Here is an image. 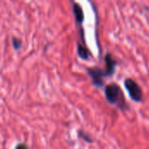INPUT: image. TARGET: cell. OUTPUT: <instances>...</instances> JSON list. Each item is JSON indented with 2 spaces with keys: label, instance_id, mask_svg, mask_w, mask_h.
I'll return each instance as SVG.
<instances>
[{
  "label": "cell",
  "instance_id": "obj_4",
  "mask_svg": "<svg viewBox=\"0 0 149 149\" xmlns=\"http://www.w3.org/2000/svg\"><path fill=\"white\" fill-rule=\"evenodd\" d=\"M104 61H105V70H104L105 76L111 77L115 72V67H116L117 62L110 54H107L105 55Z\"/></svg>",
  "mask_w": 149,
  "mask_h": 149
},
{
  "label": "cell",
  "instance_id": "obj_6",
  "mask_svg": "<svg viewBox=\"0 0 149 149\" xmlns=\"http://www.w3.org/2000/svg\"><path fill=\"white\" fill-rule=\"evenodd\" d=\"M89 51L88 49L85 47V46L78 44V55L82 58V59H88L89 57Z\"/></svg>",
  "mask_w": 149,
  "mask_h": 149
},
{
  "label": "cell",
  "instance_id": "obj_2",
  "mask_svg": "<svg viewBox=\"0 0 149 149\" xmlns=\"http://www.w3.org/2000/svg\"><path fill=\"white\" fill-rule=\"evenodd\" d=\"M125 87L127 90L130 97L135 101V102H140L142 100V91L140 89V87L138 85V84L133 81L132 79H126L125 81Z\"/></svg>",
  "mask_w": 149,
  "mask_h": 149
},
{
  "label": "cell",
  "instance_id": "obj_5",
  "mask_svg": "<svg viewBox=\"0 0 149 149\" xmlns=\"http://www.w3.org/2000/svg\"><path fill=\"white\" fill-rule=\"evenodd\" d=\"M74 16H76L77 21L80 24L83 23L84 16L83 9L78 4H74Z\"/></svg>",
  "mask_w": 149,
  "mask_h": 149
},
{
  "label": "cell",
  "instance_id": "obj_1",
  "mask_svg": "<svg viewBox=\"0 0 149 149\" xmlns=\"http://www.w3.org/2000/svg\"><path fill=\"white\" fill-rule=\"evenodd\" d=\"M106 100L111 104H117L119 109L126 108V104L124 99L121 89L116 84H110L104 89Z\"/></svg>",
  "mask_w": 149,
  "mask_h": 149
},
{
  "label": "cell",
  "instance_id": "obj_3",
  "mask_svg": "<svg viewBox=\"0 0 149 149\" xmlns=\"http://www.w3.org/2000/svg\"><path fill=\"white\" fill-rule=\"evenodd\" d=\"M88 74L91 77L92 83L97 87H101L104 84V77L105 76L104 70H102L98 68H88Z\"/></svg>",
  "mask_w": 149,
  "mask_h": 149
},
{
  "label": "cell",
  "instance_id": "obj_8",
  "mask_svg": "<svg viewBox=\"0 0 149 149\" xmlns=\"http://www.w3.org/2000/svg\"><path fill=\"white\" fill-rule=\"evenodd\" d=\"M79 133H80V134H79V135H80V137H82V138H83L84 139H85L87 142H92V141H91V139L87 135H85V134H84V133H83L82 132H79Z\"/></svg>",
  "mask_w": 149,
  "mask_h": 149
},
{
  "label": "cell",
  "instance_id": "obj_9",
  "mask_svg": "<svg viewBox=\"0 0 149 149\" xmlns=\"http://www.w3.org/2000/svg\"><path fill=\"white\" fill-rule=\"evenodd\" d=\"M15 149H28V147L25 144H19V145H17Z\"/></svg>",
  "mask_w": 149,
  "mask_h": 149
},
{
  "label": "cell",
  "instance_id": "obj_7",
  "mask_svg": "<svg viewBox=\"0 0 149 149\" xmlns=\"http://www.w3.org/2000/svg\"><path fill=\"white\" fill-rule=\"evenodd\" d=\"M13 45L15 49H19L21 47V41L19 39L13 38Z\"/></svg>",
  "mask_w": 149,
  "mask_h": 149
}]
</instances>
